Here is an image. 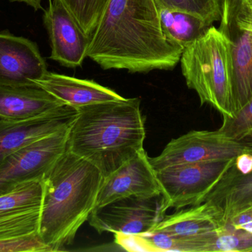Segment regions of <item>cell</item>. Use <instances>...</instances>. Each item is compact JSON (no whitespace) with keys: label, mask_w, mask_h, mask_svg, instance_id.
Returning <instances> with one entry per match:
<instances>
[{"label":"cell","mask_w":252,"mask_h":252,"mask_svg":"<svg viewBox=\"0 0 252 252\" xmlns=\"http://www.w3.org/2000/svg\"><path fill=\"white\" fill-rule=\"evenodd\" d=\"M183 49L169 41L155 0H109L90 38L87 57L103 70L172 71Z\"/></svg>","instance_id":"6da1fadb"},{"label":"cell","mask_w":252,"mask_h":252,"mask_svg":"<svg viewBox=\"0 0 252 252\" xmlns=\"http://www.w3.org/2000/svg\"><path fill=\"white\" fill-rule=\"evenodd\" d=\"M146 132L138 98L77 109L66 150L97 167L103 178L144 149Z\"/></svg>","instance_id":"7a4b0ae2"},{"label":"cell","mask_w":252,"mask_h":252,"mask_svg":"<svg viewBox=\"0 0 252 252\" xmlns=\"http://www.w3.org/2000/svg\"><path fill=\"white\" fill-rule=\"evenodd\" d=\"M103 176L93 164L66 150L42 179L40 238L54 252L73 242L97 202Z\"/></svg>","instance_id":"3957f363"},{"label":"cell","mask_w":252,"mask_h":252,"mask_svg":"<svg viewBox=\"0 0 252 252\" xmlns=\"http://www.w3.org/2000/svg\"><path fill=\"white\" fill-rule=\"evenodd\" d=\"M180 62L187 85L196 92L201 105H211L222 116H233L232 60L226 36L212 25L184 49Z\"/></svg>","instance_id":"277c9868"},{"label":"cell","mask_w":252,"mask_h":252,"mask_svg":"<svg viewBox=\"0 0 252 252\" xmlns=\"http://www.w3.org/2000/svg\"><path fill=\"white\" fill-rule=\"evenodd\" d=\"M220 21L231 45L235 114L252 98V0H223Z\"/></svg>","instance_id":"5b68a950"},{"label":"cell","mask_w":252,"mask_h":252,"mask_svg":"<svg viewBox=\"0 0 252 252\" xmlns=\"http://www.w3.org/2000/svg\"><path fill=\"white\" fill-rule=\"evenodd\" d=\"M233 159L181 164L156 171L166 208L179 210L202 204Z\"/></svg>","instance_id":"8992f818"},{"label":"cell","mask_w":252,"mask_h":252,"mask_svg":"<svg viewBox=\"0 0 252 252\" xmlns=\"http://www.w3.org/2000/svg\"><path fill=\"white\" fill-rule=\"evenodd\" d=\"M167 211L162 194L154 197H126L94 207L88 221L100 234L134 235L152 231L165 217Z\"/></svg>","instance_id":"52a82bcc"},{"label":"cell","mask_w":252,"mask_h":252,"mask_svg":"<svg viewBox=\"0 0 252 252\" xmlns=\"http://www.w3.org/2000/svg\"><path fill=\"white\" fill-rule=\"evenodd\" d=\"M250 145L232 140L220 133L192 130L170 141L158 156L150 158L155 171L181 164L232 159L248 150Z\"/></svg>","instance_id":"ba28073f"},{"label":"cell","mask_w":252,"mask_h":252,"mask_svg":"<svg viewBox=\"0 0 252 252\" xmlns=\"http://www.w3.org/2000/svg\"><path fill=\"white\" fill-rule=\"evenodd\" d=\"M69 128L42 138L12 154L0 167V195L44 175L66 151Z\"/></svg>","instance_id":"9c48e42d"},{"label":"cell","mask_w":252,"mask_h":252,"mask_svg":"<svg viewBox=\"0 0 252 252\" xmlns=\"http://www.w3.org/2000/svg\"><path fill=\"white\" fill-rule=\"evenodd\" d=\"M43 194L42 180H32L0 195V241L38 235Z\"/></svg>","instance_id":"30bf717a"},{"label":"cell","mask_w":252,"mask_h":252,"mask_svg":"<svg viewBox=\"0 0 252 252\" xmlns=\"http://www.w3.org/2000/svg\"><path fill=\"white\" fill-rule=\"evenodd\" d=\"M43 20L51 45L50 59L66 68L81 67L87 57L90 38L61 0H50Z\"/></svg>","instance_id":"8fae6325"},{"label":"cell","mask_w":252,"mask_h":252,"mask_svg":"<svg viewBox=\"0 0 252 252\" xmlns=\"http://www.w3.org/2000/svg\"><path fill=\"white\" fill-rule=\"evenodd\" d=\"M76 114V109L65 105L53 112L28 119H10L0 115V167L21 148L69 128Z\"/></svg>","instance_id":"7c38bea8"},{"label":"cell","mask_w":252,"mask_h":252,"mask_svg":"<svg viewBox=\"0 0 252 252\" xmlns=\"http://www.w3.org/2000/svg\"><path fill=\"white\" fill-rule=\"evenodd\" d=\"M161 194L156 171L143 149L116 171L103 178L95 207L126 197H154Z\"/></svg>","instance_id":"4fadbf2b"},{"label":"cell","mask_w":252,"mask_h":252,"mask_svg":"<svg viewBox=\"0 0 252 252\" xmlns=\"http://www.w3.org/2000/svg\"><path fill=\"white\" fill-rule=\"evenodd\" d=\"M47 64L36 43L0 33V85L34 86L47 72Z\"/></svg>","instance_id":"5bb4252c"},{"label":"cell","mask_w":252,"mask_h":252,"mask_svg":"<svg viewBox=\"0 0 252 252\" xmlns=\"http://www.w3.org/2000/svg\"><path fill=\"white\" fill-rule=\"evenodd\" d=\"M249 145L248 150L234 158L230 167L203 201L219 207L226 221L252 204V144Z\"/></svg>","instance_id":"9a60e30c"},{"label":"cell","mask_w":252,"mask_h":252,"mask_svg":"<svg viewBox=\"0 0 252 252\" xmlns=\"http://www.w3.org/2000/svg\"><path fill=\"white\" fill-rule=\"evenodd\" d=\"M35 83L65 105L76 109L94 104L125 99L93 80L81 79L49 71Z\"/></svg>","instance_id":"2e32d148"},{"label":"cell","mask_w":252,"mask_h":252,"mask_svg":"<svg viewBox=\"0 0 252 252\" xmlns=\"http://www.w3.org/2000/svg\"><path fill=\"white\" fill-rule=\"evenodd\" d=\"M65 105L38 85H0V115L4 118L28 119L53 112Z\"/></svg>","instance_id":"e0dca14e"},{"label":"cell","mask_w":252,"mask_h":252,"mask_svg":"<svg viewBox=\"0 0 252 252\" xmlns=\"http://www.w3.org/2000/svg\"><path fill=\"white\" fill-rule=\"evenodd\" d=\"M226 223L219 207L204 202L164 217L153 230L178 238H190L216 230Z\"/></svg>","instance_id":"ac0fdd59"},{"label":"cell","mask_w":252,"mask_h":252,"mask_svg":"<svg viewBox=\"0 0 252 252\" xmlns=\"http://www.w3.org/2000/svg\"><path fill=\"white\" fill-rule=\"evenodd\" d=\"M164 36L173 44L185 49L202 36L213 25L196 15L176 9L158 8Z\"/></svg>","instance_id":"d6986e66"},{"label":"cell","mask_w":252,"mask_h":252,"mask_svg":"<svg viewBox=\"0 0 252 252\" xmlns=\"http://www.w3.org/2000/svg\"><path fill=\"white\" fill-rule=\"evenodd\" d=\"M115 243L127 252H182V243L177 237L152 230L144 233L115 234Z\"/></svg>","instance_id":"ffe728a7"},{"label":"cell","mask_w":252,"mask_h":252,"mask_svg":"<svg viewBox=\"0 0 252 252\" xmlns=\"http://www.w3.org/2000/svg\"><path fill=\"white\" fill-rule=\"evenodd\" d=\"M203 252H252V233L228 223L203 235Z\"/></svg>","instance_id":"44dd1931"},{"label":"cell","mask_w":252,"mask_h":252,"mask_svg":"<svg viewBox=\"0 0 252 252\" xmlns=\"http://www.w3.org/2000/svg\"><path fill=\"white\" fill-rule=\"evenodd\" d=\"M86 35L94 32L109 0H61Z\"/></svg>","instance_id":"7402d4cb"},{"label":"cell","mask_w":252,"mask_h":252,"mask_svg":"<svg viewBox=\"0 0 252 252\" xmlns=\"http://www.w3.org/2000/svg\"><path fill=\"white\" fill-rule=\"evenodd\" d=\"M223 0H155L157 8L183 10L202 18L210 25L220 21Z\"/></svg>","instance_id":"603a6c76"},{"label":"cell","mask_w":252,"mask_h":252,"mask_svg":"<svg viewBox=\"0 0 252 252\" xmlns=\"http://www.w3.org/2000/svg\"><path fill=\"white\" fill-rule=\"evenodd\" d=\"M252 130V98L233 116H223L219 129L220 133L232 140L241 142Z\"/></svg>","instance_id":"cb8c5ba5"},{"label":"cell","mask_w":252,"mask_h":252,"mask_svg":"<svg viewBox=\"0 0 252 252\" xmlns=\"http://www.w3.org/2000/svg\"><path fill=\"white\" fill-rule=\"evenodd\" d=\"M54 250L42 242L39 235L0 241V252H52Z\"/></svg>","instance_id":"d4e9b609"},{"label":"cell","mask_w":252,"mask_h":252,"mask_svg":"<svg viewBox=\"0 0 252 252\" xmlns=\"http://www.w3.org/2000/svg\"><path fill=\"white\" fill-rule=\"evenodd\" d=\"M226 223L235 229H243L252 233V204L234 214Z\"/></svg>","instance_id":"484cf974"},{"label":"cell","mask_w":252,"mask_h":252,"mask_svg":"<svg viewBox=\"0 0 252 252\" xmlns=\"http://www.w3.org/2000/svg\"><path fill=\"white\" fill-rule=\"evenodd\" d=\"M10 1H17V2H23L32 7L35 10H40L42 8L41 1L42 0H10Z\"/></svg>","instance_id":"4316f807"},{"label":"cell","mask_w":252,"mask_h":252,"mask_svg":"<svg viewBox=\"0 0 252 252\" xmlns=\"http://www.w3.org/2000/svg\"><path fill=\"white\" fill-rule=\"evenodd\" d=\"M241 142L247 144H252V130L241 141Z\"/></svg>","instance_id":"83f0119b"}]
</instances>
